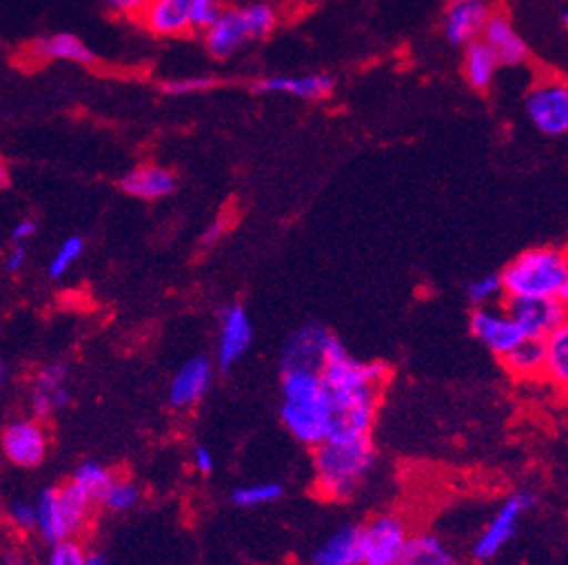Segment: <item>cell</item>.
Here are the masks:
<instances>
[{"mask_svg":"<svg viewBox=\"0 0 568 565\" xmlns=\"http://www.w3.org/2000/svg\"><path fill=\"white\" fill-rule=\"evenodd\" d=\"M320 374L331 404L328 439L371 436L379 413L382 392L390 377L388 364L358 360L339 342V337L333 335Z\"/></svg>","mask_w":568,"mask_h":565,"instance_id":"1","label":"cell"},{"mask_svg":"<svg viewBox=\"0 0 568 565\" xmlns=\"http://www.w3.org/2000/svg\"><path fill=\"white\" fill-rule=\"evenodd\" d=\"M312 480L324 501H352L371 480L377 466V448L373 436L326 439L312 448Z\"/></svg>","mask_w":568,"mask_h":565,"instance_id":"2","label":"cell"},{"mask_svg":"<svg viewBox=\"0 0 568 565\" xmlns=\"http://www.w3.org/2000/svg\"><path fill=\"white\" fill-rule=\"evenodd\" d=\"M280 418L287 432L303 445L317 448L331 436V404L320 370L282 367Z\"/></svg>","mask_w":568,"mask_h":565,"instance_id":"3","label":"cell"},{"mask_svg":"<svg viewBox=\"0 0 568 565\" xmlns=\"http://www.w3.org/2000/svg\"><path fill=\"white\" fill-rule=\"evenodd\" d=\"M499 277L506 300H568V257L559 247L525 249Z\"/></svg>","mask_w":568,"mask_h":565,"instance_id":"4","label":"cell"},{"mask_svg":"<svg viewBox=\"0 0 568 565\" xmlns=\"http://www.w3.org/2000/svg\"><path fill=\"white\" fill-rule=\"evenodd\" d=\"M36 533L47 545L79 541L93 522L95 503L79 494L72 485L44 487L36 501Z\"/></svg>","mask_w":568,"mask_h":565,"instance_id":"5","label":"cell"},{"mask_svg":"<svg viewBox=\"0 0 568 565\" xmlns=\"http://www.w3.org/2000/svg\"><path fill=\"white\" fill-rule=\"evenodd\" d=\"M277 25V10L257 0L250 6L222 8L220 17L204 31L206 51L217 61L230 59V55L243 51L254 40L268 38Z\"/></svg>","mask_w":568,"mask_h":565,"instance_id":"6","label":"cell"},{"mask_svg":"<svg viewBox=\"0 0 568 565\" xmlns=\"http://www.w3.org/2000/svg\"><path fill=\"white\" fill-rule=\"evenodd\" d=\"M536 505V494L531 490H520L506 496V501L497 507L495 517L486 524L478 533V538L474 541L471 556L478 563H488L495 556L501 554V549L514 541V535L518 533V526L523 517Z\"/></svg>","mask_w":568,"mask_h":565,"instance_id":"7","label":"cell"},{"mask_svg":"<svg viewBox=\"0 0 568 565\" xmlns=\"http://www.w3.org/2000/svg\"><path fill=\"white\" fill-rule=\"evenodd\" d=\"M49 430L33 415L12 418L0 430V452L17 469H38L49 455Z\"/></svg>","mask_w":568,"mask_h":565,"instance_id":"8","label":"cell"},{"mask_svg":"<svg viewBox=\"0 0 568 565\" xmlns=\"http://www.w3.org/2000/svg\"><path fill=\"white\" fill-rule=\"evenodd\" d=\"M409 524L397 513H382L365 524L363 565H403L409 541Z\"/></svg>","mask_w":568,"mask_h":565,"instance_id":"9","label":"cell"},{"mask_svg":"<svg viewBox=\"0 0 568 565\" xmlns=\"http://www.w3.org/2000/svg\"><path fill=\"white\" fill-rule=\"evenodd\" d=\"M527 116L546 136L568 132V86L561 79H544L527 95Z\"/></svg>","mask_w":568,"mask_h":565,"instance_id":"10","label":"cell"},{"mask_svg":"<svg viewBox=\"0 0 568 565\" xmlns=\"http://www.w3.org/2000/svg\"><path fill=\"white\" fill-rule=\"evenodd\" d=\"M469 330L483 347L499 358H504L510 349H516L525 339L504 305L476 307L469 319Z\"/></svg>","mask_w":568,"mask_h":565,"instance_id":"11","label":"cell"},{"mask_svg":"<svg viewBox=\"0 0 568 565\" xmlns=\"http://www.w3.org/2000/svg\"><path fill=\"white\" fill-rule=\"evenodd\" d=\"M254 339V326L243 305H230L220 315V332H217V367L222 372H230L234 364L243 360L250 351Z\"/></svg>","mask_w":568,"mask_h":565,"instance_id":"12","label":"cell"},{"mask_svg":"<svg viewBox=\"0 0 568 565\" xmlns=\"http://www.w3.org/2000/svg\"><path fill=\"white\" fill-rule=\"evenodd\" d=\"M28 402H31L33 418L42 422L70 407L72 392L68 386V367L63 362H49L40 367L31 381Z\"/></svg>","mask_w":568,"mask_h":565,"instance_id":"13","label":"cell"},{"mask_svg":"<svg viewBox=\"0 0 568 565\" xmlns=\"http://www.w3.org/2000/svg\"><path fill=\"white\" fill-rule=\"evenodd\" d=\"M506 312L516 321L525 339H544L566 323V302L559 300H506Z\"/></svg>","mask_w":568,"mask_h":565,"instance_id":"14","label":"cell"},{"mask_svg":"<svg viewBox=\"0 0 568 565\" xmlns=\"http://www.w3.org/2000/svg\"><path fill=\"white\" fill-rule=\"evenodd\" d=\"M213 362L206 356H192L185 360L169 383V404L176 411H190L206 398L213 383Z\"/></svg>","mask_w":568,"mask_h":565,"instance_id":"15","label":"cell"},{"mask_svg":"<svg viewBox=\"0 0 568 565\" xmlns=\"http://www.w3.org/2000/svg\"><path fill=\"white\" fill-rule=\"evenodd\" d=\"M335 89V79L326 72L310 74H275L252 83V93L257 95H292L298 100H326Z\"/></svg>","mask_w":568,"mask_h":565,"instance_id":"16","label":"cell"},{"mask_svg":"<svg viewBox=\"0 0 568 565\" xmlns=\"http://www.w3.org/2000/svg\"><path fill=\"white\" fill-rule=\"evenodd\" d=\"M490 17L488 0H450L444 14V35L450 44L467 47L480 40Z\"/></svg>","mask_w":568,"mask_h":565,"instance_id":"17","label":"cell"},{"mask_svg":"<svg viewBox=\"0 0 568 565\" xmlns=\"http://www.w3.org/2000/svg\"><path fill=\"white\" fill-rule=\"evenodd\" d=\"M365 524H343L312 549L310 565H363Z\"/></svg>","mask_w":568,"mask_h":565,"instance_id":"18","label":"cell"},{"mask_svg":"<svg viewBox=\"0 0 568 565\" xmlns=\"http://www.w3.org/2000/svg\"><path fill=\"white\" fill-rule=\"evenodd\" d=\"M331 337L333 332L322 323L301 326L282 349V367H307V370H322Z\"/></svg>","mask_w":568,"mask_h":565,"instance_id":"19","label":"cell"},{"mask_svg":"<svg viewBox=\"0 0 568 565\" xmlns=\"http://www.w3.org/2000/svg\"><path fill=\"white\" fill-rule=\"evenodd\" d=\"M480 40L493 51L499 68H518L527 63L529 47L523 40V35L516 31V25L510 23L506 14H495L488 19L486 28H483Z\"/></svg>","mask_w":568,"mask_h":565,"instance_id":"20","label":"cell"},{"mask_svg":"<svg viewBox=\"0 0 568 565\" xmlns=\"http://www.w3.org/2000/svg\"><path fill=\"white\" fill-rule=\"evenodd\" d=\"M190 10L192 0H151L139 19L146 31L158 38H179L192 31Z\"/></svg>","mask_w":568,"mask_h":565,"instance_id":"21","label":"cell"},{"mask_svg":"<svg viewBox=\"0 0 568 565\" xmlns=\"http://www.w3.org/2000/svg\"><path fill=\"white\" fill-rule=\"evenodd\" d=\"M176 185V176L158 164L136 166L121 178V189L141 202H158L164 199V196H172Z\"/></svg>","mask_w":568,"mask_h":565,"instance_id":"22","label":"cell"},{"mask_svg":"<svg viewBox=\"0 0 568 565\" xmlns=\"http://www.w3.org/2000/svg\"><path fill=\"white\" fill-rule=\"evenodd\" d=\"M31 55L38 61H68L77 65L95 63L93 49L74 33H51V35L38 38L31 44Z\"/></svg>","mask_w":568,"mask_h":565,"instance_id":"23","label":"cell"},{"mask_svg":"<svg viewBox=\"0 0 568 565\" xmlns=\"http://www.w3.org/2000/svg\"><path fill=\"white\" fill-rule=\"evenodd\" d=\"M403 565H458V556L442 535L423 531L409 535L403 554Z\"/></svg>","mask_w":568,"mask_h":565,"instance_id":"24","label":"cell"},{"mask_svg":"<svg viewBox=\"0 0 568 565\" xmlns=\"http://www.w3.org/2000/svg\"><path fill=\"white\" fill-rule=\"evenodd\" d=\"M497 70H499V63L493 55V51L486 47V42L476 40L465 47L463 72L474 91H488L497 76Z\"/></svg>","mask_w":568,"mask_h":565,"instance_id":"25","label":"cell"},{"mask_svg":"<svg viewBox=\"0 0 568 565\" xmlns=\"http://www.w3.org/2000/svg\"><path fill=\"white\" fill-rule=\"evenodd\" d=\"M504 367L516 379L531 381L544 379V342L541 339H523V342L510 349L504 358Z\"/></svg>","mask_w":568,"mask_h":565,"instance_id":"26","label":"cell"},{"mask_svg":"<svg viewBox=\"0 0 568 565\" xmlns=\"http://www.w3.org/2000/svg\"><path fill=\"white\" fill-rule=\"evenodd\" d=\"M544 379L557 388L568 383V323L544 339Z\"/></svg>","mask_w":568,"mask_h":565,"instance_id":"27","label":"cell"},{"mask_svg":"<svg viewBox=\"0 0 568 565\" xmlns=\"http://www.w3.org/2000/svg\"><path fill=\"white\" fill-rule=\"evenodd\" d=\"M111 477H113L111 469H106L104 464H100V462H95V460H87V462H81V464L72 471V475H70V480H68V485H72L79 494L91 499V501L98 505V503H100V496L104 494L106 485L111 483Z\"/></svg>","mask_w":568,"mask_h":565,"instance_id":"28","label":"cell"},{"mask_svg":"<svg viewBox=\"0 0 568 565\" xmlns=\"http://www.w3.org/2000/svg\"><path fill=\"white\" fill-rule=\"evenodd\" d=\"M139 501H141V487L134 483V480L123 477V475H113L104 494L100 496L98 505H102L106 513L123 515V513L134 511Z\"/></svg>","mask_w":568,"mask_h":565,"instance_id":"29","label":"cell"},{"mask_svg":"<svg viewBox=\"0 0 568 565\" xmlns=\"http://www.w3.org/2000/svg\"><path fill=\"white\" fill-rule=\"evenodd\" d=\"M284 496V487L280 483H273V480H266V483H250L241 485L232 492V501L239 507H264Z\"/></svg>","mask_w":568,"mask_h":565,"instance_id":"30","label":"cell"},{"mask_svg":"<svg viewBox=\"0 0 568 565\" xmlns=\"http://www.w3.org/2000/svg\"><path fill=\"white\" fill-rule=\"evenodd\" d=\"M83 249H87V240H83L81 236H68L59 245V249L53 251V257H51L49 268H47L49 277L51 279L65 277L77 266V261L83 257Z\"/></svg>","mask_w":568,"mask_h":565,"instance_id":"31","label":"cell"},{"mask_svg":"<svg viewBox=\"0 0 568 565\" xmlns=\"http://www.w3.org/2000/svg\"><path fill=\"white\" fill-rule=\"evenodd\" d=\"M467 298H469L476 307L499 305V298H504L501 277H499V275H483V277L469 281Z\"/></svg>","mask_w":568,"mask_h":565,"instance_id":"32","label":"cell"},{"mask_svg":"<svg viewBox=\"0 0 568 565\" xmlns=\"http://www.w3.org/2000/svg\"><path fill=\"white\" fill-rule=\"evenodd\" d=\"M89 549L79 541H63L49 545V552L44 556V565H87Z\"/></svg>","mask_w":568,"mask_h":565,"instance_id":"33","label":"cell"},{"mask_svg":"<svg viewBox=\"0 0 568 565\" xmlns=\"http://www.w3.org/2000/svg\"><path fill=\"white\" fill-rule=\"evenodd\" d=\"M217 83V76L213 74H199V76H183V79H172L164 83V93L174 95V97H185L194 93H204L211 91Z\"/></svg>","mask_w":568,"mask_h":565,"instance_id":"34","label":"cell"},{"mask_svg":"<svg viewBox=\"0 0 568 565\" xmlns=\"http://www.w3.org/2000/svg\"><path fill=\"white\" fill-rule=\"evenodd\" d=\"M3 515L17 533H36V505H33V501H28V499L12 501Z\"/></svg>","mask_w":568,"mask_h":565,"instance_id":"35","label":"cell"},{"mask_svg":"<svg viewBox=\"0 0 568 565\" xmlns=\"http://www.w3.org/2000/svg\"><path fill=\"white\" fill-rule=\"evenodd\" d=\"M222 8H224L222 0H192V10H190L192 31L204 33L206 28L220 17Z\"/></svg>","mask_w":568,"mask_h":565,"instance_id":"36","label":"cell"},{"mask_svg":"<svg viewBox=\"0 0 568 565\" xmlns=\"http://www.w3.org/2000/svg\"><path fill=\"white\" fill-rule=\"evenodd\" d=\"M192 466L199 475H211L215 471V455L206 445H194L192 448Z\"/></svg>","mask_w":568,"mask_h":565,"instance_id":"37","label":"cell"},{"mask_svg":"<svg viewBox=\"0 0 568 565\" xmlns=\"http://www.w3.org/2000/svg\"><path fill=\"white\" fill-rule=\"evenodd\" d=\"M149 6L151 0H106V8L121 17H141Z\"/></svg>","mask_w":568,"mask_h":565,"instance_id":"38","label":"cell"},{"mask_svg":"<svg viewBox=\"0 0 568 565\" xmlns=\"http://www.w3.org/2000/svg\"><path fill=\"white\" fill-rule=\"evenodd\" d=\"M38 234V222L33 217H23L12 226V245H26L33 236Z\"/></svg>","mask_w":568,"mask_h":565,"instance_id":"39","label":"cell"},{"mask_svg":"<svg viewBox=\"0 0 568 565\" xmlns=\"http://www.w3.org/2000/svg\"><path fill=\"white\" fill-rule=\"evenodd\" d=\"M26 261H28V249H26V245H12V249L8 251V259H6L8 270H10V273H19V270H23Z\"/></svg>","mask_w":568,"mask_h":565,"instance_id":"40","label":"cell"},{"mask_svg":"<svg viewBox=\"0 0 568 565\" xmlns=\"http://www.w3.org/2000/svg\"><path fill=\"white\" fill-rule=\"evenodd\" d=\"M222 236H224V222L217 219L211 226H206V232L202 234V240H199V243H202L204 247H213Z\"/></svg>","mask_w":568,"mask_h":565,"instance_id":"41","label":"cell"},{"mask_svg":"<svg viewBox=\"0 0 568 565\" xmlns=\"http://www.w3.org/2000/svg\"><path fill=\"white\" fill-rule=\"evenodd\" d=\"M8 185H10V166L3 157H0V189H6Z\"/></svg>","mask_w":568,"mask_h":565,"instance_id":"42","label":"cell"},{"mask_svg":"<svg viewBox=\"0 0 568 565\" xmlns=\"http://www.w3.org/2000/svg\"><path fill=\"white\" fill-rule=\"evenodd\" d=\"M87 565H109L106 558L98 552H89V558H87Z\"/></svg>","mask_w":568,"mask_h":565,"instance_id":"43","label":"cell"},{"mask_svg":"<svg viewBox=\"0 0 568 565\" xmlns=\"http://www.w3.org/2000/svg\"><path fill=\"white\" fill-rule=\"evenodd\" d=\"M8 383V364L0 360V388H3Z\"/></svg>","mask_w":568,"mask_h":565,"instance_id":"44","label":"cell"},{"mask_svg":"<svg viewBox=\"0 0 568 565\" xmlns=\"http://www.w3.org/2000/svg\"><path fill=\"white\" fill-rule=\"evenodd\" d=\"M0 515H3V503H0Z\"/></svg>","mask_w":568,"mask_h":565,"instance_id":"45","label":"cell"}]
</instances>
